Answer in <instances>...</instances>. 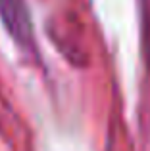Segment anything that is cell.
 Wrapping results in <instances>:
<instances>
[{
	"mask_svg": "<svg viewBox=\"0 0 150 151\" xmlns=\"http://www.w3.org/2000/svg\"><path fill=\"white\" fill-rule=\"evenodd\" d=\"M0 17L19 44H31V21L25 0H0Z\"/></svg>",
	"mask_w": 150,
	"mask_h": 151,
	"instance_id": "obj_1",
	"label": "cell"
}]
</instances>
